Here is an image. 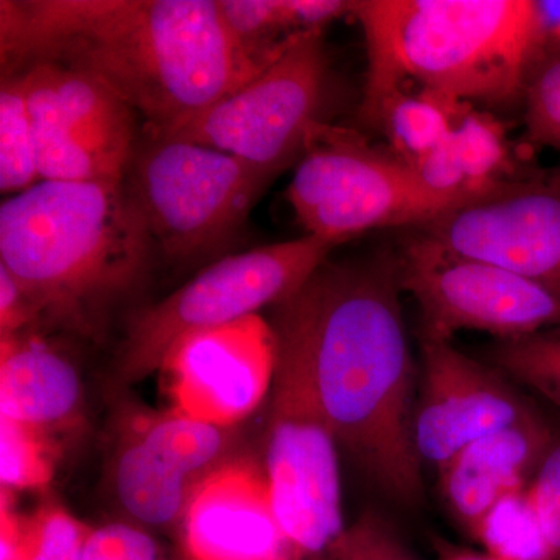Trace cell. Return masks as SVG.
I'll return each instance as SVG.
<instances>
[{
	"mask_svg": "<svg viewBox=\"0 0 560 560\" xmlns=\"http://www.w3.org/2000/svg\"><path fill=\"white\" fill-rule=\"evenodd\" d=\"M368 51L360 117L400 91L508 106L540 62L534 0H359Z\"/></svg>",
	"mask_w": 560,
	"mask_h": 560,
	"instance_id": "obj_4",
	"label": "cell"
},
{
	"mask_svg": "<svg viewBox=\"0 0 560 560\" xmlns=\"http://www.w3.org/2000/svg\"><path fill=\"white\" fill-rule=\"evenodd\" d=\"M57 470L55 438L0 418V485L11 493L43 490Z\"/></svg>",
	"mask_w": 560,
	"mask_h": 560,
	"instance_id": "obj_25",
	"label": "cell"
},
{
	"mask_svg": "<svg viewBox=\"0 0 560 560\" xmlns=\"http://www.w3.org/2000/svg\"><path fill=\"white\" fill-rule=\"evenodd\" d=\"M318 560H327V559H326V558H320V559H318Z\"/></svg>",
	"mask_w": 560,
	"mask_h": 560,
	"instance_id": "obj_34",
	"label": "cell"
},
{
	"mask_svg": "<svg viewBox=\"0 0 560 560\" xmlns=\"http://www.w3.org/2000/svg\"><path fill=\"white\" fill-rule=\"evenodd\" d=\"M109 485L130 523L173 536L195 488L145 442L119 425L110 453Z\"/></svg>",
	"mask_w": 560,
	"mask_h": 560,
	"instance_id": "obj_18",
	"label": "cell"
},
{
	"mask_svg": "<svg viewBox=\"0 0 560 560\" xmlns=\"http://www.w3.org/2000/svg\"><path fill=\"white\" fill-rule=\"evenodd\" d=\"M418 230L560 296V167L504 180Z\"/></svg>",
	"mask_w": 560,
	"mask_h": 560,
	"instance_id": "obj_12",
	"label": "cell"
},
{
	"mask_svg": "<svg viewBox=\"0 0 560 560\" xmlns=\"http://www.w3.org/2000/svg\"><path fill=\"white\" fill-rule=\"evenodd\" d=\"M528 492L544 533L547 560H560V441L545 453Z\"/></svg>",
	"mask_w": 560,
	"mask_h": 560,
	"instance_id": "obj_29",
	"label": "cell"
},
{
	"mask_svg": "<svg viewBox=\"0 0 560 560\" xmlns=\"http://www.w3.org/2000/svg\"><path fill=\"white\" fill-rule=\"evenodd\" d=\"M14 75L27 95L40 180L124 183L139 145L138 114L128 103L62 66L35 65Z\"/></svg>",
	"mask_w": 560,
	"mask_h": 560,
	"instance_id": "obj_11",
	"label": "cell"
},
{
	"mask_svg": "<svg viewBox=\"0 0 560 560\" xmlns=\"http://www.w3.org/2000/svg\"><path fill=\"white\" fill-rule=\"evenodd\" d=\"M423 377L412 415V441L438 471L471 442L530 418L521 397L490 368L453 348L422 341Z\"/></svg>",
	"mask_w": 560,
	"mask_h": 560,
	"instance_id": "obj_14",
	"label": "cell"
},
{
	"mask_svg": "<svg viewBox=\"0 0 560 560\" xmlns=\"http://www.w3.org/2000/svg\"><path fill=\"white\" fill-rule=\"evenodd\" d=\"M275 371V331L260 315L187 335L161 368L173 408L223 429L270 396Z\"/></svg>",
	"mask_w": 560,
	"mask_h": 560,
	"instance_id": "obj_13",
	"label": "cell"
},
{
	"mask_svg": "<svg viewBox=\"0 0 560 560\" xmlns=\"http://www.w3.org/2000/svg\"><path fill=\"white\" fill-rule=\"evenodd\" d=\"M551 444L550 431L534 415L471 442L440 470L453 517L471 534L497 501L528 489Z\"/></svg>",
	"mask_w": 560,
	"mask_h": 560,
	"instance_id": "obj_16",
	"label": "cell"
},
{
	"mask_svg": "<svg viewBox=\"0 0 560 560\" xmlns=\"http://www.w3.org/2000/svg\"><path fill=\"white\" fill-rule=\"evenodd\" d=\"M506 135V125L488 110L475 109L470 103L459 110L452 139L475 198L521 176Z\"/></svg>",
	"mask_w": 560,
	"mask_h": 560,
	"instance_id": "obj_22",
	"label": "cell"
},
{
	"mask_svg": "<svg viewBox=\"0 0 560 560\" xmlns=\"http://www.w3.org/2000/svg\"><path fill=\"white\" fill-rule=\"evenodd\" d=\"M35 138L27 95L20 77H2L0 84V191L21 194L39 183Z\"/></svg>",
	"mask_w": 560,
	"mask_h": 560,
	"instance_id": "obj_23",
	"label": "cell"
},
{
	"mask_svg": "<svg viewBox=\"0 0 560 560\" xmlns=\"http://www.w3.org/2000/svg\"><path fill=\"white\" fill-rule=\"evenodd\" d=\"M330 81L323 32L300 33L248 83L160 138L202 143L279 175L326 124Z\"/></svg>",
	"mask_w": 560,
	"mask_h": 560,
	"instance_id": "obj_9",
	"label": "cell"
},
{
	"mask_svg": "<svg viewBox=\"0 0 560 560\" xmlns=\"http://www.w3.org/2000/svg\"><path fill=\"white\" fill-rule=\"evenodd\" d=\"M540 61L560 51V0H534Z\"/></svg>",
	"mask_w": 560,
	"mask_h": 560,
	"instance_id": "obj_32",
	"label": "cell"
},
{
	"mask_svg": "<svg viewBox=\"0 0 560 560\" xmlns=\"http://www.w3.org/2000/svg\"><path fill=\"white\" fill-rule=\"evenodd\" d=\"M272 61V60H271ZM271 61L248 54L219 0H2V77L35 65L79 70L165 136Z\"/></svg>",
	"mask_w": 560,
	"mask_h": 560,
	"instance_id": "obj_1",
	"label": "cell"
},
{
	"mask_svg": "<svg viewBox=\"0 0 560 560\" xmlns=\"http://www.w3.org/2000/svg\"><path fill=\"white\" fill-rule=\"evenodd\" d=\"M0 495V560H84L92 526L49 501L24 515L14 493Z\"/></svg>",
	"mask_w": 560,
	"mask_h": 560,
	"instance_id": "obj_20",
	"label": "cell"
},
{
	"mask_svg": "<svg viewBox=\"0 0 560 560\" xmlns=\"http://www.w3.org/2000/svg\"><path fill=\"white\" fill-rule=\"evenodd\" d=\"M180 560H296L265 467L234 456L191 490L175 533Z\"/></svg>",
	"mask_w": 560,
	"mask_h": 560,
	"instance_id": "obj_15",
	"label": "cell"
},
{
	"mask_svg": "<svg viewBox=\"0 0 560 560\" xmlns=\"http://www.w3.org/2000/svg\"><path fill=\"white\" fill-rule=\"evenodd\" d=\"M44 320L38 302L7 268L0 267V337L35 330Z\"/></svg>",
	"mask_w": 560,
	"mask_h": 560,
	"instance_id": "obj_31",
	"label": "cell"
},
{
	"mask_svg": "<svg viewBox=\"0 0 560 560\" xmlns=\"http://www.w3.org/2000/svg\"><path fill=\"white\" fill-rule=\"evenodd\" d=\"M83 397L77 368L38 331L0 337V418L55 438L79 425Z\"/></svg>",
	"mask_w": 560,
	"mask_h": 560,
	"instance_id": "obj_17",
	"label": "cell"
},
{
	"mask_svg": "<svg viewBox=\"0 0 560 560\" xmlns=\"http://www.w3.org/2000/svg\"><path fill=\"white\" fill-rule=\"evenodd\" d=\"M272 327V326H271ZM265 474L276 517L296 560H318L346 529L338 442L320 407L307 361L276 330Z\"/></svg>",
	"mask_w": 560,
	"mask_h": 560,
	"instance_id": "obj_7",
	"label": "cell"
},
{
	"mask_svg": "<svg viewBox=\"0 0 560 560\" xmlns=\"http://www.w3.org/2000/svg\"><path fill=\"white\" fill-rule=\"evenodd\" d=\"M410 167L419 183L438 197L448 198L459 205L475 198L467 186L466 173L456 153L452 132L440 145L411 162Z\"/></svg>",
	"mask_w": 560,
	"mask_h": 560,
	"instance_id": "obj_30",
	"label": "cell"
},
{
	"mask_svg": "<svg viewBox=\"0 0 560 560\" xmlns=\"http://www.w3.org/2000/svg\"><path fill=\"white\" fill-rule=\"evenodd\" d=\"M464 105L429 91H400L383 103L368 125L382 128L389 150L411 164L451 136Z\"/></svg>",
	"mask_w": 560,
	"mask_h": 560,
	"instance_id": "obj_21",
	"label": "cell"
},
{
	"mask_svg": "<svg viewBox=\"0 0 560 560\" xmlns=\"http://www.w3.org/2000/svg\"><path fill=\"white\" fill-rule=\"evenodd\" d=\"M276 176L202 143L145 135L124 184L153 248L195 264L230 246Z\"/></svg>",
	"mask_w": 560,
	"mask_h": 560,
	"instance_id": "obj_5",
	"label": "cell"
},
{
	"mask_svg": "<svg viewBox=\"0 0 560 560\" xmlns=\"http://www.w3.org/2000/svg\"><path fill=\"white\" fill-rule=\"evenodd\" d=\"M523 106L530 145L560 151V51L544 58L530 72Z\"/></svg>",
	"mask_w": 560,
	"mask_h": 560,
	"instance_id": "obj_27",
	"label": "cell"
},
{
	"mask_svg": "<svg viewBox=\"0 0 560 560\" xmlns=\"http://www.w3.org/2000/svg\"><path fill=\"white\" fill-rule=\"evenodd\" d=\"M471 536L500 560H547V545L528 489L497 501Z\"/></svg>",
	"mask_w": 560,
	"mask_h": 560,
	"instance_id": "obj_24",
	"label": "cell"
},
{
	"mask_svg": "<svg viewBox=\"0 0 560 560\" xmlns=\"http://www.w3.org/2000/svg\"><path fill=\"white\" fill-rule=\"evenodd\" d=\"M117 425L145 442L194 486L237 456L232 429L191 418L173 407L151 410L139 405H125Z\"/></svg>",
	"mask_w": 560,
	"mask_h": 560,
	"instance_id": "obj_19",
	"label": "cell"
},
{
	"mask_svg": "<svg viewBox=\"0 0 560 560\" xmlns=\"http://www.w3.org/2000/svg\"><path fill=\"white\" fill-rule=\"evenodd\" d=\"M124 183L39 180L0 206V267L38 302L44 320L97 334L153 254Z\"/></svg>",
	"mask_w": 560,
	"mask_h": 560,
	"instance_id": "obj_3",
	"label": "cell"
},
{
	"mask_svg": "<svg viewBox=\"0 0 560 560\" xmlns=\"http://www.w3.org/2000/svg\"><path fill=\"white\" fill-rule=\"evenodd\" d=\"M397 256L324 261L271 326L296 342L331 431L375 485L405 506L423 500L412 441L415 368Z\"/></svg>",
	"mask_w": 560,
	"mask_h": 560,
	"instance_id": "obj_2",
	"label": "cell"
},
{
	"mask_svg": "<svg viewBox=\"0 0 560 560\" xmlns=\"http://www.w3.org/2000/svg\"><path fill=\"white\" fill-rule=\"evenodd\" d=\"M327 560H418L381 515L364 512L346 526L326 552Z\"/></svg>",
	"mask_w": 560,
	"mask_h": 560,
	"instance_id": "obj_28",
	"label": "cell"
},
{
	"mask_svg": "<svg viewBox=\"0 0 560 560\" xmlns=\"http://www.w3.org/2000/svg\"><path fill=\"white\" fill-rule=\"evenodd\" d=\"M436 560H500L490 556L486 551H474L469 548L453 547V545L441 541L438 545Z\"/></svg>",
	"mask_w": 560,
	"mask_h": 560,
	"instance_id": "obj_33",
	"label": "cell"
},
{
	"mask_svg": "<svg viewBox=\"0 0 560 560\" xmlns=\"http://www.w3.org/2000/svg\"><path fill=\"white\" fill-rule=\"evenodd\" d=\"M337 246L305 234L213 260L167 298L132 316L117 357V382L130 386L161 371L187 335L259 315L260 308L289 300Z\"/></svg>",
	"mask_w": 560,
	"mask_h": 560,
	"instance_id": "obj_6",
	"label": "cell"
},
{
	"mask_svg": "<svg viewBox=\"0 0 560 560\" xmlns=\"http://www.w3.org/2000/svg\"><path fill=\"white\" fill-rule=\"evenodd\" d=\"M401 290L420 308L423 340L451 341L460 330L503 340L560 324V296L489 261L460 256L419 232L397 256Z\"/></svg>",
	"mask_w": 560,
	"mask_h": 560,
	"instance_id": "obj_10",
	"label": "cell"
},
{
	"mask_svg": "<svg viewBox=\"0 0 560 560\" xmlns=\"http://www.w3.org/2000/svg\"><path fill=\"white\" fill-rule=\"evenodd\" d=\"M287 198L305 234L338 245L378 228H419L460 206L427 190L393 151L327 121L308 140Z\"/></svg>",
	"mask_w": 560,
	"mask_h": 560,
	"instance_id": "obj_8",
	"label": "cell"
},
{
	"mask_svg": "<svg viewBox=\"0 0 560 560\" xmlns=\"http://www.w3.org/2000/svg\"><path fill=\"white\" fill-rule=\"evenodd\" d=\"M492 360L504 374L560 408V324L500 341L492 350Z\"/></svg>",
	"mask_w": 560,
	"mask_h": 560,
	"instance_id": "obj_26",
	"label": "cell"
}]
</instances>
